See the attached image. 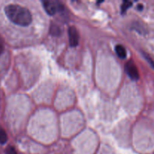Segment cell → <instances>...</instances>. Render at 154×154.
I'll use <instances>...</instances> for the list:
<instances>
[{"label":"cell","mask_w":154,"mask_h":154,"mask_svg":"<svg viewBox=\"0 0 154 154\" xmlns=\"http://www.w3.org/2000/svg\"><path fill=\"white\" fill-rule=\"evenodd\" d=\"M3 51H4V45H3L2 41L1 38H0V55L2 54Z\"/></svg>","instance_id":"10"},{"label":"cell","mask_w":154,"mask_h":154,"mask_svg":"<svg viewBox=\"0 0 154 154\" xmlns=\"http://www.w3.org/2000/svg\"><path fill=\"white\" fill-rule=\"evenodd\" d=\"M69 44L72 47H76L79 42V35L77 29L75 26H71L69 29Z\"/></svg>","instance_id":"4"},{"label":"cell","mask_w":154,"mask_h":154,"mask_svg":"<svg viewBox=\"0 0 154 154\" xmlns=\"http://www.w3.org/2000/svg\"><path fill=\"white\" fill-rule=\"evenodd\" d=\"M138 9L139 11L142 10V9H143V5H141V4L138 5Z\"/></svg>","instance_id":"12"},{"label":"cell","mask_w":154,"mask_h":154,"mask_svg":"<svg viewBox=\"0 0 154 154\" xmlns=\"http://www.w3.org/2000/svg\"><path fill=\"white\" fill-rule=\"evenodd\" d=\"M125 70L126 73L129 75V78L132 80L137 81L139 78V73L138 70L137 69L136 66L132 61H129L125 66Z\"/></svg>","instance_id":"3"},{"label":"cell","mask_w":154,"mask_h":154,"mask_svg":"<svg viewBox=\"0 0 154 154\" xmlns=\"http://www.w3.org/2000/svg\"><path fill=\"white\" fill-rule=\"evenodd\" d=\"M5 154H17V151H16V150L14 149V147L10 146V147H8L6 148Z\"/></svg>","instance_id":"9"},{"label":"cell","mask_w":154,"mask_h":154,"mask_svg":"<svg viewBox=\"0 0 154 154\" xmlns=\"http://www.w3.org/2000/svg\"><path fill=\"white\" fill-rule=\"evenodd\" d=\"M42 3H43L44 8L45 9L47 13L50 15L55 14L56 13L63 9V5L59 2L44 1Z\"/></svg>","instance_id":"2"},{"label":"cell","mask_w":154,"mask_h":154,"mask_svg":"<svg viewBox=\"0 0 154 154\" xmlns=\"http://www.w3.org/2000/svg\"><path fill=\"white\" fill-rule=\"evenodd\" d=\"M60 32H61V30H60V27L55 25H52L51 28V34L54 35H59L60 34Z\"/></svg>","instance_id":"8"},{"label":"cell","mask_w":154,"mask_h":154,"mask_svg":"<svg viewBox=\"0 0 154 154\" xmlns=\"http://www.w3.org/2000/svg\"><path fill=\"white\" fill-rule=\"evenodd\" d=\"M5 12L12 23L20 26H27L32 20L29 11L19 5H8L5 8Z\"/></svg>","instance_id":"1"},{"label":"cell","mask_w":154,"mask_h":154,"mask_svg":"<svg viewBox=\"0 0 154 154\" xmlns=\"http://www.w3.org/2000/svg\"><path fill=\"white\" fill-rule=\"evenodd\" d=\"M147 60H148V62H149V63H150V65H151V66H153V67L154 68V62L153 61V60H151V59H150V58H149L148 57H147Z\"/></svg>","instance_id":"11"},{"label":"cell","mask_w":154,"mask_h":154,"mask_svg":"<svg viewBox=\"0 0 154 154\" xmlns=\"http://www.w3.org/2000/svg\"><path fill=\"white\" fill-rule=\"evenodd\" d=\"M115 51L117 55L120 59H125L126 57V51L123 45H117L115 47Z\"/></svg>","instance_id":"5"},{"label":"cell","mask_w":154,"mask_h":154,"mask_svg":"<svg viewBox=\"0 0 154 154\" xmlns=\"http://www.w3.org/2000/svg\"><path fill=\"white\" fill-rule=\"evenodd\" d=\"M132 2H129V1L123 2V5H121L122 13H126V11L128 10V8H129L132 6Z\"/></svg>","instance_id":"7"},{"label":"cell","mask_w":154,"mask_h":154,"mask_svg":"<svg viewBox=\"0 0 154 154\" xmlns=\"http://www.w3.org/2000/svg\"><path fill=\"white\" fill-rule=\"evenodd\" d=\"M8 141V135L5 131L0 129V144H5Z\"/></svg>","instance_id":"6"}]
</instances>
